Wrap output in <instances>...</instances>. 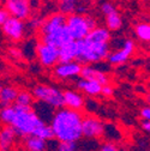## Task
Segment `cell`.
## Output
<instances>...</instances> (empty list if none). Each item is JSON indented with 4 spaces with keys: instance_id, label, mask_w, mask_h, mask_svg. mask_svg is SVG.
Instances as JSON below:
<instances>
[{
    "instance_id": "6da1fadb",
    "label": "cell",
    "mask_w": 150,
    "mask_h": 151,
    "mask_svg": "<svg viewBox=\"0 0 150 151\" xmlns=\"http://www.w3.org/2000/svg\"><path fill=\"white\" fill-rule=\"evenodd\" d=\"M83 116L81 111L66 107L55 111L50 122L54 137L59 143H77L83 138Z\"/></svg>"
},
{
    "instance_id": "7a4b0ae2",
    "label": "cell",
    "mask_w": 150,
    "mask_h": 151,
    "mask_svg": "<svg viewBox=\"0 0 150 151\" xmlns=\"http://www.w3.org/2000/svg\"><path fill=\"white\" fill-rule=\"evenodd\" d=\"M0 116H1V121L6 126H11L16 131L17 136L25 138L30 136H36V133L43 126L48 125L34 110L21 111L14 109L13 106L3 108Z\"/></svg>"
},
{
    "instance_id": "3957f363",
    "label": "cell",
    "mask_w": 150,
    "mask_h": 151,
    "mask_svg": "<svg viewBox=\"0 0 150 151\" xmlns=\"http://www.w3.org/2000/svg\"><path fill=\"white\" fill-rule=\"evenodd\" d=\"M78 56L77 61L82 65H95L105 59H108L110 54L109 43H96L87 39L78 41Z\"/></svg>"
},
{
    "instance_id": "277c9868",
    "label": "cell",
    "mask_w": 150,
    "mask_h": 151,
    "mask_svg": "<svg viewBox=\"0 0 150 151\" xmlns=\"http://www.w3.org/2000/svg\"><path fill=\"white\" fill-rule=\"evenodd\" d=\"M66 27L73 41H82L89 35V32L96 28V21L90 16L74 13L67 17Z\"/></svg>"
},
{
    "instance_id": "5b68a950",
    "label": "cell",
    "mask_w": 150,
    "mask_h": 151,
    "mask_svg": "<svg viewBox=\"0 0 150 151\" xmlns=\"http://www.w3.org/2000/svg\"><path fill=\"white\" fill-rule=\"evenodd\" d=\"M32 95L36 101L43 102L55 109H61L65 107L64 92L57 86L48 84H37L32 88Z\"/></svg>"
},
{
    "instance_id": "8992f818",
    "label": "cell",
    "mask_w": 150,
    "mask_h": 151,
    "mask_svg": "<svg viewBox=\"0 0 150 151\" xmlns=\"http://www.w3.org/2000/svg\"><path fill=\"white\" fill-rule=\"evenodd\" d=\"M36 58L39 60V63L46 68H54L60 63L59 49L42 42L37 45Z\"/></svg>"
},
{
    "instance_id": "52a82bcc",
    "label": "cell",
    "mask_w": 150,
    "mask_h": 151,
    "mask_svg": "<svg viewBox=\"0 0 150 151\" xmlns=\"http://www.w3.org/2000/svg\"><path fill=\"white\" fill-rule=\"evenodd\" d=\"M136 50V43L133 40H130V39H126L121 42L120 47L113 52H110L109 56H108V63L113 66H119V65H123L125 64L130 56L132 55Z\"/></svg>"
},
{
    "instance_id": "ba28073f",
    "label": "cell",
    "mask_w": 150,
    "mask_h": 151,
    "mask_svg": "<svg viewBox=\"0 0 150 151\" xmlns=\"http://www.w3.org/2000/svg\"><path fill=\"white\" fill-rule=\"evenodd\" d=\"M40 39H41L42 43L53 46V47L58 48V49H60L66 43L73 41L66 25H64V27H61V28H59L57 30H53V31H50V32H48L46 35H41Z\"/></svg>"
},
{
    "instance_id": "9c48e42d",
    "label": "cell",
    "mask_w": 150,
    "mask_h": 151,
    "mask_svg": "<svg viewBox=\"0 0 150 151\" xmlns=\"http://www.w3.org/2000/svg\"><path fill=\"white\" fill-rule=\"evenodd\" d=\"M4 9L11 17L24 21L30 16L31 3L30 0H4Z\"/></svg>"
},
{
    "instance_id": "30bf717a",
    "label": "cell",
    "mask_w": 150,
    "mask_h": 151,
    "mask_svg": "<svg viewBox=\"0 0 150 151\" xmlns=\"http://www.w3.org/2000/svg\"><path fill=\"white\" fill-rule=\"evenodd\" d=\"M82 68H83V65L77 60L71 63H59L53 68V73L59 79H70V78L81 76Z\"/></svg>"
},
{
    "instance_id": "8fae6325",
    "label": "cell",
    "mask_w": 150,
    "mask_h": 151,
    "mask_svg": "<svg viewBox=\"0 0 150 151\" xmlns=\"http://www.w3.org/2000/svg\"><path fill=\"white\" fill-rule=\"evenodd\" d=\"M4 35L11 41H19L25 34V24L18 18L11 17L10 19L1 27Z\"/></svg>"
},
{
    "instance_id": "7c38bea8",
    "label": "cell",
    "mask_w": 150,
    "mask_h": 151,
    "mask_svg": "<svg viewBox=\"0 0 150 151\" xmlns=\"http://www.w3.org/2000/svg\"><path fill=\"white\" fill-rule=\"evenodd\" d=\"M105 125L95 116H87L83 119V137L87 139H97L103 136Z\"/></svg>"
},
{
    "instance_id": "4fadbf2b",
    "label": "cell",
    "mask_w": 150,
    "mask_h": 151,
    "mask_svg": "<svg viewBox=\"0 0 150 151\" xmlns=\"http://www.w3.org/2000/svg\"><path fill=\"white\" fill-rule=\"evenodd\" d=\"M81 78L88 79V81H95L100 83L102 86L107 85L109 83L108 74L99 68H96L95 65H83L82 72H81Z\"/></svg>"
},
{
    "instance_id": "5bb4252c",
    "label": "cell",
    "mask_w": 150,
    "mask_h": 151,
    "mask_svg": "<svg viewBox=\"0 0 150 151\" xmlns=\"http://www.w3.org/2000/svg\"><path fill=\"white\" fill-rule=\"evenodd\" d=\"M67 22V16L58 12V13H53L48 18H46V21H43L41 28H40V36L46 35L53 30H57L64 25H66Z\"/></svg>"
},
{
    "instance_id": "9a60e30c",
    "label": "cell",
    "mask_w": 150,
    "mask_h": 151,
    "mask_svg": "<svg viewBox=\"0 0 150 151\" xmlns=\"http://www.w3.org/2000/svg\"><path fill=\"white\" fill-rule=\"evenodd\" d=\"M64 102H65L66 108L72 109V110H77V111H79L85 106L83 95L76 90H65L64 91Z\"/></svg>"
},
{
    "instance_id": "2e32d148",
    "label": "cell",
    "mask_w": 150,
    "mask_h": 151,
    "mask_svg": "<svg viewBox=\"0 0 150 151\" xmlns=\"http://www.w3.org/2000/svg\"><path fill=\"white\" fill-rule=\"evenodd\" d=\"M76 86L81 92L85 93L88 96L100 95V93H102V88H103L100 83H97L95 81H88V79H83V78H81L77 82Z\"/></svg>"
},
{
    "instance_id": "e0dca14e",
    "label": "cell",
    "mask_w": 150,
    "mask_h": 151,
    "mask_svg": "<svg viewBox=\"0 0 150 151\" xmlns=\"http://www.w3.org/2000/svg\"><path fill=\"white\" fill-rule=\"evenodd\" d=\"M60 63H71L76 61L78 56V43L76 41H71L63 46L59 49Z\"/></svg>"
},
{
    "instance_id": "ac0fdd59",
    "label": "cell",
    "mask_w": 150,
    "mask_h": 151,
    "mask_svg": "<svg viewBox=\"0 0 150 151\" xmlns=\"http://www.w3.org/2000/svg\"><path fill=\"white\" fill-rule=\"evenodd\" d=\"M34 95L29 91H19L16 103L13 104V108L21 111H30L32 110L34 106Z\"/></svg>"
},
{
    "instance_id": "d6986e66",
    "label": "cell",
    "mask_w": 150,
    "mask_h": 151,
    "mask_svg": "<svg viewBox=\"0 0 150 151\" xmlns=\"http://www.w3.org/2000/svg\"><path fill=\"white\" fill-rule=\"evenodd\" d=\"M18 93H19V91L13 86H10V85L3 86L1 90H0V103H1V107L6 108V107L13 106L17 101Z\"/></svg>"
},
{
    "instance_id": "ffe728a7",
    "label": "cell",
    "mask_w": 150,
    "mask_h": 151,
    "mask_svg": "<svg viewBox=\"0 0 150 151\" xmlns=\"http://www.w3.org/2000/svg\"><path fill=\"white\" fill-rule=\"evenodd\" d=\"M85 39L91 42H96V43H110L112 36H110V31L107 28L96 27L95 29H92L89 32V35Z\"/></svg>"
},
{
    "instance_id": "44dd1931",
    "label": "cell",
    "mask_w": 150,
    "mask_h": 151,
    "mask_svg": "<svg viewBox=\"0 0 150 151\" xmlns=\"http://www.w3.org/2000/svg\"><path fill=\"white\" fill-rule=\"evenodd\" d=\"M32 107H35V110L34 111L36 113V114L39 115L46 124L50 125V122H52V120L54 118V114H55V111H57V109L50 107V106H48V104H46V103H43V102H40V101H37L36 103H34Z\"/></svg>"
},
{
    "instance_id": "7402d4cb",
    "label": "cell",
    "mask_w": 150,
    "mask_h": 151,
    "mask_svg": "<svg viewBox=\"0 0 150 151\" xmlns=\"http://www.w3.org/2000/svg\"><path fill=\"white\" fill-rule=\"evenodd\" d=\"M17 137L16 131L11 126H5L1 129L0 133V145H1V151H7L12 144L14 143V139Z\"/></svg>"
},
{
    "instance_id": "603a6c76",
    "label": "cell",
    "mask_w": 150,
    "mask_h": 151,
    "mask_svg": "<svg viewBox=\"0 0 150 151\" xmlns=\"http://www.w3.org/2000/svg\"><path fill=\"white\" fill-rule=\"evenodd\" d=\"M24 145L28 151H45L47 149V142L35 136L27 137L24 139Z\"/></svg>"
},
{
    "instance_id": "cb8c5ba5",
    "label": "cell",
    "mask_w": 150,
    "mask_h": 151,
    "mask_svg": "<svg viewBox=\"0 0 150 151\" xmlns=\"http://www.w3.org/2000/svg\"><path fill=\"white\" fill-rule=\"evenodd\" d=\"M79 7V0H59V11L65 16L74 14Z\"/></svg>"
},
{
    "instance_id": "d4e9b609",
    "label": "cell",
    "mask_w": 150,
    "mask_h": 151,
    "mask_svg": "<svg viewBox=\"0 0 150 151\" xmlns=\"http://www.w3.org/2000/svg\"><path fill=\"white\" fill-rule=\"evenodd\" d=\"M135 34L141 42L150 43V23H138L135 27Z\"/></svg>"
},
{
    "instance_id": "484cf974",
    "label": "cell",
    "mask_w": 150,
    "mask_h": 151,
    "mask_svg": "<svg viewBox=\"0 0 150 151\" xmlns=\"http://www.w3.org/2000/svg\"><path fill=\"white\" fill-rule=\"evenodd\" d=\"M123 25V19L119 12L112 13L106 17V27L109 31H118Z\"/></svg>"
},
{
    "instance_id": "4316f807",
    "label": "cell",
    "mask_w": 150,
    "mask_h": 151,
    "mask_svg": "<svg viewBox=\"0 0 150 151\" xmlns=\"http://www.w3.org/2000/svg\"><path fill=\"white\" fill-rule=\"evenodd\" d=\"M103 136L106 137V139L110 143H114L117 140H119L121 138L120 131L117 128V126L114 125H105V129H103Z\"/></svg>"
},
{
    "instance_id": "83f0119b",
    "label": "cell",
    "mask_w": 150,
    "mask_h": 151,
    "mask_svg": "<svg viewBox=\"0 0 150 151\" xmlns=\"http://www.w3.org/2000/svg\"><path fill=\"white\" fill-rule=\"evenodd\" d=\"M101 12L107 17V16H109V14H112V13L118 12V10H117V7H115L113 4H112V3L106 1V3H103V4L101 5Z\"/></svg>"
},
{
    "instance_id": "f1b7e54d",
    "label": "cell",
    "mask_w": 150,
    "mask_h": 151,
    "mask_svg": "<svg viewBox=\"0 0 150 151\" xmlns=\"http://www.w3.org/2000/svg\"><path fill=\"white\" fill-rule=\"evenodd\" d=\"M57 151H77V143H59Z\"/></svg>"
},
{
    "instance_id": "f546056e",
    "label": "cell",
    "mask_w": 150,
    "mask_h": 151,
    "mask_svg": "<svg viewBox=\"0 0 150 151\" xmlns=\"http://www.w3.org/2000/svg\"><path fill=\"white\" fill-rule=\"evenodd\" d=\"M99 151H120V150L118 149V146H117L114 143L106 142V143H103V144L100 146Z\"/></svg>"
},
{
    "instance_id": "4dcf8cb0",
    "label": "cell",
    "mask_w": 150,
    "mask_h": 151,
    "mask_svg": "<svg viewBox=\"0 0 150 151\" xmlns=\"http://www.w3.org/2000/svg\"><path fill=\"white\" fill-rule=\"evenodd\" d=\"M141 118L143 119V121H150V106L143 107L139 111Z\"/></svg>"
},
{
    "instance_id": "1f68e13d",
    "label": "cell",
    "mask_w": 150,
    "mask_h": 151,
    "mask_svg": "<svg viewBox=\"0 0 150 151\" xmlns=\"http://www.w3.org/2000/svg\"><path fill=\"white\" fill-rule=\"evenodd\" d=\"M10 18H11V16H10V13L3 7L1 9V11H0V24H1V27L10 19Z\"/></svg>"
},
{
    "instance_id": "d6a6232c",
    "label": "cell",
    "mask_w": 150,
    "mask_h": 151,
    "mask_svg": "<svg viewBox=\"0 0 150 151\" xmlns=\"http://www.w3.org/2000/svg\"><path fill=\"white\" fill-rule=\"evenodd\" d=\"M113 92H114V90L109 84H107V85H105L102 88V95L106 96V97H110L112 95H113Z\"/></svg>"
},
{
    "instance_id": "836d02e7",
    "label": "cell",
    "mask_w": 150,
    "mask_h": 151,
    "mask_svg": "<svg viewBox=\"0 0 150 151\" xmlns=\"http://www.w3.org/2000/svg\"><path fill=\"white\" fill-rule=\"evenodd\" d=\"M142 128L150 133V121H142Z\"/></svg>"
},
{
    "instance_id": "e575fe53",
    "label": "cell",
    "mask_w": 150,
    "mask_h": 151,
    "mask_svg": "<svg viewBox=\"0 0 150 151\" xmlns=\"http://www.w3.org/2000/svg\"><path fill=\"white\" fill-rule=\"evenodd\" d=\"M146 101H148V103L150 104V92L148 93V96H146Z\"/></svg>"
},
{
    "instance_id": "d590c367",
    "label": "cell",
    "mask_w": 150,
    "mask_h": 151,
    "mask_svg": "<svg viewBox=\"0 0 150 151\" xmlns=\"http://www.w3.org/2000/svg\"><path fill=\"white\" fill-rule=\"evenodd\" d=\"M148 47H149V49H150V43H149V46H148Z\"/></svg>"
}]
</instances>
